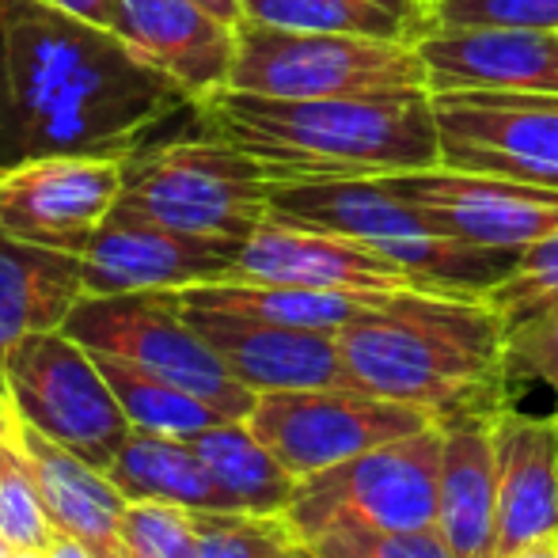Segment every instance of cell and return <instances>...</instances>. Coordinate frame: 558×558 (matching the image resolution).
<instances>
[{
	"label": "cell",
	"mask_w": 558,
	"mask_h": 558,
	"mask_svg": "<svg viewBox=\"0 0 558 558\" xmlns=\"http://www.w3.org/2000/svg\"><path fill=\"white\" fill-rule=\"evenodd\" d=\"M194 96L122 35L43 0H0V171L43 156H130Z\"/></svg>",
	"instance_id": "cell-1"
},
{
	"label": "cell",
	"mask_w": 558,
	"mask_h": 558,
	"mask_svg": "<svg viewBox=\"0 0 558 558\" xmlns=\"http://www.w3.org/2000/svg\"><path fill=\"white\" fill-rule=\"evenodd\" d=\"M506 331L486 296L399 289L338 327V350L353 388L418 407L448 429L513 411Z\"/></svg>",
	"instance_id": "cell-2"
},
{
	"label": "cell",
	"mask_w": 558,
	"mask_h": 558,
	"mask_svg": "<svg viewBox=\"0 0 558 558\" xmlns=\"http://www.w3.org/2000/svg\"><path fill=\"white\" fill-rule=\"evenodd\" d=\"M198 125L263 160L274 183L384 179L441 163V125L429 92L274 99L221 88L198 99Z\"/></svg>",
	"instance_id": "cell-3"
},
{
	"label": "cell",
	"mask_w": 558,
	"mask_h": 558,
	"mask_svg": "<svg viewBox=\"0 0 558 558\" xmlns=\"http://www.w3.org/2000/svg\"><path fill=\"white\" fill-rule=\"evenodd\" d=\"M270 217L350 235L399 263L422 289L486 296L517 266L521 251L475 247L441 235L384 179H308L274 183Z\"/></svg>",
	"instance_id": "cell-4"
},
{
	"label": "cell",
	"mask_w": 558,
	"mask_h": 558,
	"mask_svg": "<svg viewBox=\"0 0 558 558\" xmlns=\"http://www.w3.org/2000/svg\"><path fill=\"white\" fill-rule=\"evenodd\" d=\"M274 175L232 141L198 137L141 145L125 156L118 206L179 232L247 240L270 217Z\"/></svg>",
	"instance_id": "cell-5"
},
{
	"label": "cell",
	"mask_w": 558,
	"mask_h": 558,
	"mask_svg": "<svg viewBox=\"0 0 558 558\" xmlns=\"http://www.w3.org/2000/svg\"><path fill=\"white\" fill-rule=\"evenodd\" d=\"M228 88L274 99H353L429 92L418 43L319 35L243 20Z\"/></svg>",
	"instance_id": "cell-6"
},
{
	"label": "cell",
	"mask_w": 558,
	"mask_h": 558,
	"mask_svg": "<svg viewBox=\"0 0 558 558\" xmlns=\"http://www.w3.org/2000/svg\"><path fill=\"white\" fill-rule=\"evenodd\" d=\"M441 445V426H429L316 471L301 478L286 521L293 524L301 544L342 524L384 532L437 529Z\"/></svg>",
	"instance_id": "cell-7"
},
{
	"label": "cell",
	"mask_w": 558,
	"mask_h": 558,
	"mask_svg": "<svg viewBox=\"0 0 558 558\" xmlns=\"http://www.w3.org/2000/svg\"><path fill=\"white\" fill-rule=\"evenodd\" d=\"M0 376L23 426L81 456L96 471L114 468L133 426L88 345L65 331L27 335L12 345Z\"/></svg>",
	"instance_id": "cell-8"
},
{
	"label": "cell",
	"mask_w": 558,
	"mask_h": 558,
	"mask_svg": "<svg viewBox=\"0 0 558 558\" xmlns=\"http://www.w3.org/2000/svg\"><path fill=\"white\" fill-rule=\"evenodd\" d=\"M61 331L96 353H114L148 368L160 380L217 407L232 422H247L258 399L228 373L214 345L186 324L175 293L84 296Z\"/></svg>",
	"instance_id": "cell-9"
},
{
	"label": "cell",
	"mask_w": 558,
	"mask_h": 558,
	"mask_svg": "<svg viewBox=\"0 0 558 558\" xmlns=\"http://www.w3.org/2000/svg\"><path fill=\"white\" fill-rule=\"evenodd\" d=\"M247 426L296 478H308L368 448L422 434L434 422L418 407L361 388H304L258 396Z\"/></svg>",
	"instance_id": "cell-10"
},
{
	"label": "cell",
	"mask_w": 558,
	"mask_h": 558,
	"mask_svg": "<svg viewBox=\"0 0 558 558\" xmlns=\"http://www.w3.org/2000/svg\"><path fill=\"white\" fill-rule=\"evenodd\" d=\"M441 163L558 186V96L551 92H437Z\"/></svg>",
	"instance_id": "cell-11"
},
{
	"label": "cell",
	"mask_w": 558,
	"mask_h": 558,
	"mask_svg": "<svg viewBox=\"0 0 558 558\" xmlns=\"http://www.w3.org/2000/svg\"><path fill=\"white\" fill-rule=\"evenodd\" d=\"M384 183L411 202L441 235L475 247L524 251L558 232V186L486 171H456L445 163L384 175Z\"/></svg>",
	"instance_id": "cell-12"
},
{
	"label": "cell",
	"mask_w": 558,
	"mask_h": 558,
	"mask_svg": "<svg viewBox=\"0 0 558 558\" xmlns=\"http://www.w3.org/2000/svg\"><path fill=\"white\" fill-rule=\"evenodd\" d=\"M243 240L179 232L114 206L84 247L88 296L114 293H183L235 274Z\"/></svg>",
	"instance_id": "cell-13"
},
{
	"label": "cell",
	"mask_w": 558,
	"mask_h": 558,
	"mask_svg": "<svg viewBox=\"0 0 558 558\" xmlns=\"http://www.w3.org/2000/svg\"><path fill=\"white\" fill-rule=\"evenodd\" d=\"M125 156H43L0 171V228L43 247L84 255L118 206Z\"/></svg>",
	"instance_id": "cell-14"
},
{
	"label": "cell",
	"mask_w": 558,
	"mask_h": 558,
	"mask_svg": "<svg viewBox=\"0 0 558 558\" xmlns=\"http://www.w3.org/2000/svg\"><path fill=\"white\" fill-rule=\"evenodd\" d=\"M228 281H270V286L353 296H391L399 289H422L403 266L384 258L380 251L350 235L289 225L278 217H266L243 240L235 274Z\"/></svg>",
	"instance_id": "cell-15"
},
{
	"label": "cell",
	"mask_w": 558,
	"mask_h": 558,
	"mask_svg": "<svg viewBox=\"0 0 558 558\" xmlns=\"http://www.w3.org/2000/svg\"><path fill=\"white\" fill-rule=\"evenodd\" d=\"M183 316L214 345L228 373L255 396L304 388H353L342 350H338V331L281 327L266 324V319L235 316V312L198 308V304H183Z\"/></svg>",
	"instance_id": "cell-16"
},
{
	"label": "cell",
	"mask_w": 558,
	"mask_h": 558,
	"mask_svg": "<svg viewBox=\"0 0 558 558\" xmlns=\"http://www.w3.org/2000/svg\"><path fill=\"white\" fill-rule=\"evenodd\" d=\"M429 96L463 88L551 92L558 96V31L460 27L418 38Z\"/></svg>",
	"instance_id": "cell-17"
},
{
	"label": "cell",
	"mask_w": 558,
	"mask_h": 558,
	"mask_svg": "<svg viewBox=\"0 0 558 558\" xmlns=\"http://www.w3.org/2000/svg\"><path fill=\"white\" fill-rule=\"evenodd\" d=\"M148 65L168 73L198 99L228 88L235 27L194 0H118V31Z\"/></svg>",
	"instance_id": "cell-18"
},
{
	"label": "cell",
	"mask_w": 558,
	"mask_h": 558,
	"mask_svg": "<svg viewBox=\"0 0 558 558\" xmlns=\"http://www.w3.org/2000/svg\"><path fill=\"white\" fill-rule=\"evenodd\" d=\"M498 452V558L558 532V426L506 411L494 422Z\"/></svg>",
	"instance_id": "cell-19"
},
{
	"label": "cell",
	"mask_w": 558,
	"mask_h": 558,
	"mask_svg": "<svg viewBox=\"0 0 558 558\" xmlns=\"http://www.w3.org/2000/svg\"><path fill=\"white\" fill-rule=\"evenodd\" d=\"M20 445L35 471L38 494L53 529L81 544L92 558H130L122 539L130 498L114 486L107 471H96L81 456L65 452L50 437L20 422Z\"/></svg>",
	"instance_id": "cell-20"
},
{
	"label": "cell",
	"mask_w": 558,
	"mask_h": 558,
	"mask_svg": "<svg viewBox=\"0 0 558 558\" xmlns=\"http://www.w3.org/2000/svg\"><path fill=\"white\" fill-rule=\"evenodd\" d=\"M88 296L84 258L0 228V365L27 335L61 331Z\"/></svg>",
	"instance_id": "cell-21"
},
{
	"label": "cell",
	"mask_w": 558,
	"mask_h": 558,
	"mask_svg": "<svg viewBox=\"0 0 558 558\" xmlns=\"http://www.w3.org/2000/svg\"><path fill=\"white\" fill-rule=\"evenodd\" d=\"M437 532L452 558H498V452L494 422L441 429Z\"/></svg>",
	"instance_id": "cell-22"
},
{
	"label": "cell",
	"mask_w": 558,
	"mask_h": 558,
	"mask_svg": "<svg viewBox=\"0 0 558 558\" xmlns=\"http://www.w3.org/2000/svg\"><path fill=\"white\" fill-rule=\"evenodd\" d=\"M114 486L130 501H168L183 509H206V513H240L228 490L209 475L202 456L186 437L148 434V429H130L114 468L107 471Z\"/></svg>",
	"instance_id": "cell-23"
},
{
	"label": "cell",
	"mask_w": 558,
	"mask_h": 558,
	"mask_svg": "<svg viewBox=\"0 0 558 558\" xmlns=\"http://www.w3.org/2000/svg\"><path fill=\"white\" fill-rule=\"evenodd\" d=\"M186 441L202 456L209 475L228 490V498L240 506V513L286 517V509L293 506L301 478L251 434L247 422H217Z\"/></svg>",
	"instance_id": "cell-24"
},
{
	"label": "cell",
	"mask_w": 558,
	"mask_h": 558,
	"mask_svg": "<svg viewBox=\"0 0 558 558\" xmlns=\"http://www.w3.org/2000/svg\"><path fill=\"white\" fill-rule=\"evenodd\" d=\"M183 304L198 308L235 312V316L266 319L281 327H308V331H338L365 308L380 304L384 296H353V293H319V289L270 286V281H209L175 293Z\"/></svg>",
	"instance_id": "cell-25"
},
{
	"label": "cell",
	"mask_w": 558,
	"mask_h": 558,
	"mask_svg": "<svg viewBox=\"0 0 558 558\" xmlns=\"http://www.w3.org/2000/svg\"><path fill=\"white\" fill-rule=\"evenodd\" d=\"M92 357H96L99 373L111 384V391L118 396V403H122L130 426L148 429V434L194 437V434H202V429L217 426V422H228L217 407L202 403L198 396L160 380L156 373L133 365V361L114 357V353H96V350H92Z\"/></svg>",
	"instance_id": "cell-26"
},
{
	"label": "cell",
	"mask_w": 558,
	"mask_h": 558,
	"mask_svg": "<svg viewBox=\"0 0 558 558\" xmlns=\"http://www.w3.org/2000/svg\"><path fill=\"white\" fill-rule=\"evenodd\" d=\"M243 20L319 35H365L391 43H418L426 23L380 4V0H240Z\"/></svg>",
	"instance_id": "cell-27"
},
{
	"label": "cell",
	"mask_w": 558,
	"mask_h": 558,
	"mask_svg": "<svg viewBox=\"0 0 558 558\" xmlns=\"http://www.w3.org/2000/svg\"><path fill=\"white\" fill-rule=\"evenodd\" d=\"M58 529L38 494L35 471L20 445V429L0 437V544L8 551H50Z\"/></svg>",
	"instance_id": "cell-28"
},
{
	"label": "cell",
	"mask_w": 558,
	"mask_h": 558,
	"mask_svg": "<svg viewBox=\"0 0 558 558\" xmlns=\"http://www.w3.org/2000/svg\"><path fill=\"white\" fill-rule=\"evenodd\" d=\"M202 558H304V544L286 517L258 513H194Z\"/></svg>",
	"instance_id": "cell-29"
},
{
	"label": "cell",
	"mask_w": 558,
	"mask_h": 558,
	"mask_svg": "<svg viewBox=\"0 0 558 558\" xmlns=\"http://www.w3.org/2000/svg\"><path fill=\"white\" fill-rule=\"evenodd\" d=\"M486 301L498 308L506 327L558 304V232L524 247L513 270L486 289Z\"/></svg>",
	"instance_id": "cell-30"
},
{
	"label": "cell",
	"mask_w": 558,
	"mask_h": 558,
	"mask_svg": "<svg viewBox=\"0 0 558 558\" xmlns=\"http://www.w3.org/2000/svg\"><path fill=\"white\" fill-rule=\"evenodd\" d=\"M312 558H452L437 529L422 532H384V529H327L308 539Z\"/></svg>",
	"instance_id": "cell-31"
},
{
	"label": "cell",
	"mask_w": 558,
	"mask_h": 558,
	"mask_svg": "<svg viewBox=\"0 0 558 558\" xmlns=\"http://www.w3.org/2000/svg\"><path fill=\"white\" fill-rule=\"evenodd\" d=\"M122 539L130 558H202L191 509L168 501H130Z\"/></svg>",
	"instance_id": "cell-32"
},
{
	"label": "cell",
	"mask_w": 558,
	"mask_h": 558,
	"mask_svg": "<svg viewBox=\"0 0 558 558\" xmlns=\"http://www.w3.org/2000/svg\"><path fill=\"white\" fill-rule=\"evenodd\" d=\"M429 31L460 27H524L558 31V0H429Z\"/></svg>",
	"instance_id": "cell-33"
},
{
	"label": "cell",
	"mask_w": 558,
	"mask_h": 558,
	"mask_svg": "<svg viewBox=\"0 0 558 558\" xmlns=\"http://www.w3.org/2000/svg\"><path fill=\"white\" fill-rule=\"evenodd\" d=\"M506 361L513 380H539L555 391L558 411V304L517 319L506 331Z\"/></svg>",
	"instance_id": "cell-34"
},
{
	"label": "cell",
	"mask_w": 558,
	"mask_h": 558,
	"mask_svg": "<svg viewBox=\"0 0 558 558\" xmlns=\"http://www.w3.org/2000/svg\"><path fill=\"white\" fill-rule=\"evenodd\" d=\"M43 4H53L76 20L96 23V27L118 31V0H43Z\"/></svg>",
	"instance_id": "cell-35"
},
{
	"label": "cell",
	"mask_w": 558,
	"mask_h": 558,
	"mask_svg": "<svg viewBox=\"0 0 558 558\" xmlns=\"http://www.w3.org/2000/svg\"><path fill=\"white\" fill-rule=\"evenodd\" d=\"M198 8H206V12H214L217 20L232 23V27H240L243 23V4L240 0H194Z\"/></svg>",
	"instance_id": "cell-36"
},
{
	"label": "cell",
	"mask_w": 558,
	"mask_h": 558,
	"mask_svg": "<svg viewBox=\"0 0 558 558\" xmlns=\"http://www.w3.org/2000/svg\"><path fill=\"white\" fill-rule=\"evenodd\" d=\"M506 558H558V532H551V536L532 539V544L517 547V551L506 555Z\"/></svg>",
	"instance_id": "cell-37"
},
{
	"label": "cell",
	"mask_w": 558,
	"mask_h": 558,
	"mask_svg": "<svg viewBox=\"0 0 558 558\" xmlns=\"http://www.w3.org/2000/svg\"><path fill=\"white\" fill-rule=\"evenodd\" d=\"M20 429V418H15L12 403H8V391H4V376H0V437L15 434Z\"/></svg>",
	"instance_id": "cell-38"
},
{
	"label": "cell",
	"mask_w": 558,
	"mask_h": 558,
	"mask_svg": "<svg viewBox=\"0 0 558 558\" xmlns=\"http://www.w3.org/2000/svg\"><path fill=\"white\" fill-rule=\"evenodd\" d=\"M50 555H53V558H92L88 551H84L81 544H73V539H69V536H61V532H58V539H53Z\"/></svg>",
	"instance_id": "cell-39"
},
{
	"label": "cell",
	"mask_w": 558,
	"mask_h": 558,
	"mask_svg": "<svg viewBox=\"0 0 558 558\" xmlns=\"http://www.w3.org/2000/svg\"><path fill=\"white\" fill-rule=\"evenodd\" d=\"M380 4L396 8V12L411 15V20H418V23H426V12H422V4H418V0H380ZM426 31H429V23H426Z\"/></svg>",
	"instance_id": "cell-40"
},
{
	"label": "cell",
	"mask_w": 558,
	"mask_h": 558,
	"mask_svg": "<svg viewBox=\"0 0 558 558\" xmlns=\"http://www.w3.org/2000/svg\"><path fill=\"white\" fill-rule=\"evenodd\" d=\"M8 558H53L50 551H8Z\"/></svg>",
	"instance_id": "cell-41"
},
{
	"label": "cell",
	"mask_w": 558,
	"mask_h": 558,
	"mask_svg": "<svg viewBox=\"0 0 558 558\" xmlns=\"http://www.w3.org/2000/svg\"><path fill=\"white\" fill-rule=\"evenodd\" d=\"M0 558H8V547L4 544H0Z\"/></svg>",
	"instance_id": "cell-42"
},
{
	"label": "cell",
	"mask_w": 558,
	"mask_h": 558,
	"mask_svg": "<svg viewBox=\"0 0 558 558\" xmlns=\"http://www.w3.org/2000/svg\"><path fill=\"white\" fill-rule=\"evenodd\" d=\"M418 4H422V12H426V4H429V0H418Z\"/></svg>",
	"instance_id": "cell-43"
},
{
	"label": "cell",
	"mask_w": 558,
	"mask_h": 558,
	"mask_svg": "<svg viewBox=\"0 0 558 558\" xmlns=\"http://www.w3.org/2000/svg\"><path fill=\"white\" fill-rule=\"evenodd\" d=\"M551 418H555V426H558V411H555V414H551Z\"/></svg>",
	"instance_id": "cell-44"
},
{
	"label": "cell",
	"mask_w": 558,
	"mask_h": 558,
	"mask_svg": "<svg viewBox=\"0 0 558 558\" xmlns=\"http://www.w3.org/2000/svg\"><path fill=\"white\" fill-rule=\"evenodd\" d=\"M304 558H312V555H308V547H304Z\"/></svg>",
	"instance_id": "cell-45"
}]
</instances>
